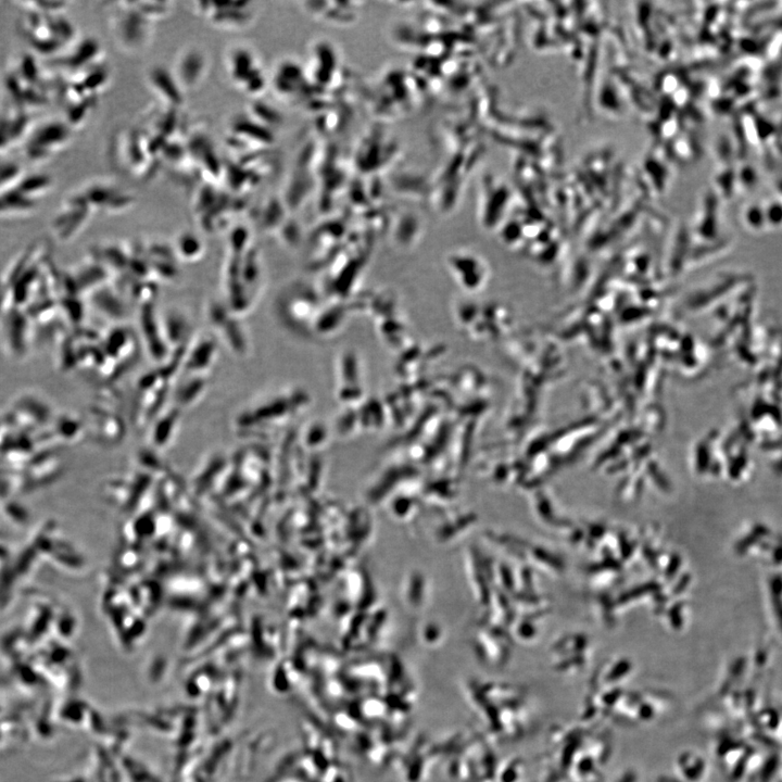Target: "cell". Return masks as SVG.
I'll list each match as a JSON object with an SVG mask.
<instances>
[{
  "instance_id": "6",
  "label": "cell",
  "mask_w": 782,
  "mask_h": 782,
  "mask_svg": "<svg viewBox=\"0 0 782 782\" xmlns=\"http://www.w3.org/2000/svg\"><path fill=\"white\" fill-rule=\"evenodd\" d=\"M253 56L249 50L238 48L230 54V74L235 80L247 85L249 73L255 74L256 68L253 63Z\"/></svg>"
},
{
  "instance_id": "5",
  "label": "cell",
  "mask_w": 782,
  "mask_h": 782,
  "mask_svg": "<svg viewBox=\"0 0 782 782\" xmlns=\"http://www.w3.org/2000/svg\"><path fill=\"white\" fill-rule=\"evenodd\" d=\"M33 113L4 102L0 104V155L15 146H22L38 121Z\"/></svg>"
},
{
  "instance_id": "3",
  "label": "cell",
  "mask_w": 782,
  "mask_h": 782,
  "mask_svg": "<svg viewBox=\"0 0 782 782\" xmlns=\"http://www.w3.org/2000/svg\"><path fill=\"white\" fill-rule=\"evenodd\" d=\"M62 14V13H61ZM18 29L34 52L45 55L61 54L72 40L74 28L60 13L24 11Z\"/></svg>"
},
{
  "instance_id": "7",
  "label": "cell",
  "mask_w": 782,
  "mask_h": 782,
  "mask_svg": "<svg viewBox=\"0 0 782 782\" xmlns=\"http://www.w3.org/2000/svg\"><path fill=\"white\" fill-rule=\"evenodd\" d=\"M150 77L152 86H154L160 94L164 98L166 97L169 102L179 103L181 101V96L174 77L164 72L163 68H154Z\"/></svg>"
},
{
  "instance_id": "2",
  "label": "cell",
  "mask_w": 782,
  "mask_h": 782,
  "mask_svg": "<svg viewBox=\"0 0 782 782\" xmlns=\"http://www.w3.org/2000/svg\"><path fill=\"white\" fill-rule=\"evenodd\" d=\"M671 707L669 693L652 686H628L611 710L608 721L635 727L665 717Z\"/></svg>"
},
{
  "instance_id": "8",
  "label": "cell",
  "mask_w": 782,
  "mask_h": 782,
  "mask_svg": "<svg viewBox=\"0 0 782 782\" xmlns=\"http://www.w3.org/2000/svg\"><path fill=\"white\" fill-rule=\"evenodd\" d=\"M640 774L636 770L632 768H627L618 772L611 780L608 782H640Z\"/></svg>"
},
{
  "instance_id": "4",
  "label": "cell",
  "mask_w": 782,
  "mask_h": 782,
  "mask_svg": "<svg viewBox=\"0 0 782 782\" xmlns=\"http://www.w3.org/2000/svg\"><path fill=\"white\" fill-rule=\"evenodd\" d=\"M71 138L67 122L56 118L37 121L23 141L22 151L29 163L42 164L65 149Z\"/></svg>"
},
{
  "instance_id": "1",
  "label": "cell",
  "mask_w": 782,
  "mask_h": 782,
  "mask_svg": "<svg viewBox=\"0 0 782 782\" xmlns=\"http://www.w3.org/2000/svg\"><path fill=\"white\" fill-rule=\"evenodd\" d=\"M581 723L552 729L545 754V782H603L613 740L602 726Z\"/></svg>"
}]
</instances>
